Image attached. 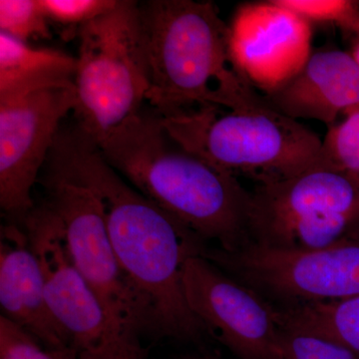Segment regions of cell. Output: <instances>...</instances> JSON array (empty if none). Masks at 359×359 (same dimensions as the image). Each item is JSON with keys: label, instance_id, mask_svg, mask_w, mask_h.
Segmentation results:
<instances>
[{"label": "cell", "instance_id": "6da1fadb", "mask_svg": "<svg viewBox=\"0 0 359 359\" xmlns=\"http://www.w3.org/2000/svg\"><path fill=\"white\" fill-rule=\"evenodd\" d=\"M47 162L48 173L86 187L100 202L116 259L143 311L146 335L200 342L205 332L187 302L183 266L204 243L123 179L77 126L59 132Z\"/></svg>", "mask_w": 359, "mask_h": 359}, {"label": "cell", "instance_id": "7a4b0ae2", "mask_svg": "<svg viewBox=\"0 0 359 359\" xmlns=\"http://www.w3.org/2000/svg\"><path fill=\"white\" fill-rule=\"evenodd\" d=\"M97 145L123 179L205 245L236 252L252 242V192L180 146L156 111H140Z\"/></svg>", "mask_w": 359, "mask_h": 359}, {"label": "cell", "instance_id": "3957f363", "mask_svg": "<svg viewBox=\"0 0 359 359\" xmlns=\"http://www.w3.org/2000/svg\"><path fill=\"white\" fill-rule=\"evenodd\" d=\"M149 91L146 101L166 117L204 105L236 108L263 97L231 65L228 25L212 1L139 4Z\"/></svg>", "mask_w": 359, "mask_h": 359}, {"label": "cell", "instance_id": "277c9868", "mask_svg": "<svg viewBox=\"0 0 359 359\" xmlns=\"http://www.w3.org/2000/svg\"><path fill=\"white\" fill-rule=\"evenodd\" d=\"M161 116V115H160ZM162 118L173 140L217 169L257 185L297 176L318 159L321 139L269 105H204Z\"/></svg>", "mask_w": 359, "mask_h": 359}, {"label": "cell", "instance_id": "5b68a950", "mask_svg": "<svg viewBox=\"0 0 359 359\" xmlns=\"http://www.w3.org/2000/svg\"><path fill=\"white\" fill-rule=\"evenodd\" d=\"M77 127L96 144L140 112L149 91L139 4L119 0L78 32Z\"/></svg>", "mask_w": 359, "mask_h": 359}, {"label": "cell", "instance_id": "8992f818", "mask_svg": "<svg viewBox=\"0 0 359 359\" xmlns=\"http://www.w3.org/2000/svg\"><path fill=\"white\" fill-rule=\"evenodd\" d=\"M252 196V243L323 249L359 226V182L316 163L292 178L257 185Z\"/></svg>", "mask_w": 359, "mask_h": 359}, {"label": "cell", "instance_id": "52a82bcc", "mask_svg": "<svg viewBox=\"0 0 359 359\" xmlns=\"http://www.w3.org/2000/svg\"><path fill=\"white\" fill-rule=\"evenodd\" d=\"M199 254L275 306L359 295V238H346L318 250L250 243L236 252H224L203 245Z\"/></svg>", "mask_w": 359, "mask_h": 359}, {"label": "cell", "instance_id": "ba28073f", "mask_svg": "<svg viewBox=\"0 0 359 359\" xmlns=\"http://www.w3.org/2000/svg\"><path fill=\"white\" fill-rule=\"evenodd\" d=\"M23 228L41 266L52 316L79 358H147L141 344L130 341L117 330L98 295L73 264L55 217L40 205Z\"/></svg>", "mask_w": 359, "mask_h": 359}, {"label": "cell", "instance_id": "9c48e42d", "mask_svg": "<svg viewBox=\"0 0 359 359\" xmlns=\"http://www.w3.org/2000/svg\"><path fill=\"white\" fill-rule=\"evenodd\" d=\"M43 205L57 219L68 254L102 302L117 330L141 344L146 323L123 275L106 228L100 202L89 189L47 173Z\"/></svg>", "mask_w": 359, "mask_h": 359}, {"label": "cell", "instance_id": "30bf717a", "mask_svg": "<svg viewBox=\"0 0 359 359\" xmlns=\"http://www.w3.org/2000/svg\"><path fill=\"white\" fill-rule=\"evenodd\" d=\"M183 285L205 334L238 359H278L280 328L271 302L199 252L187 257Z\"/></svg>", "mask_w": 359, "mask_h": 359}, {"label": "cell", "instance_id": "8fae6325", "mask_svg": "<svg viewBox=\"0 0 359 359\" xmlns=\"http://www.w3.org/2000/svg\"><path fill=\"white\" fill-rule=\"evenodd\" d=\"M75 89L43 90L0 102V207L25 226L35 209L32 190L48 160L60 123L74 112Z\"/></svg>", "mask_w": 359, "mask_h": 359}, {"label": "cell", "instance_id": "7c38bea8", "mask_svg": "<svg viewBox=\"0 0 359 359\" xmlns=\"http://www.w3.org/2000/svg\"><path fill=\"white\" fill-rule=\"evenodd\" d=\"M228 27L231 65L264 96L289 84L313 52V26L278 0L243 4Z\"/></svg>", "mask_w": 359, "mask_h": 359}, {"label": "cell", "instance_id": "4fadbf2b", "mask_svg": "<svg viewBox=\"0 0 359 359\" xmlns=\"http://www.w3.org/2000/svg\"><path fill=\"white\" fill-rule=\"evenodd\" d=\"M0 306L1 316L44 346L72 348L47 304L43 273L29 238L13 223L0 230Z\"/></svg>", "mask_w": 359, "mask_h": 359}, {"label": "cell", "instance_id": "5bb4252c", "mask_svg": "<svg viewBox=\"0 0 359 359\" xmlns=\"http://www.w3.org/2000/svg\"><path fill=\"white\" fill-rule=\"evenodd\" d=\"M273 109L297 120L327 125L359 107V65L351 52L313 51L308 62L282 89L264 96Z\"/></svg>", "mask_w": 359, "mask_h": 359}, {"label": "cell", "instance_id": "9a60e30c", "mask_svg": "<svg viewBox=\"0 0 359 359\" xmlns=\"http://www.w3.org/2000/svg\"><path fill=\"white\" fill-rule=\"evenodd\" d=\"M75 73L76 57L0 32V102L43 90L75 89Z\"/></svg>", "mask_w": 359, "mask_h": 359}, {"label": "cell", "instance_id": "2e32d148", "mask_svg": "<svg viewBox=\"0 0 359 359\" xmlns=\"http://www.w3.org/2000/svg\"><path fill=\"white\" fill-rule=\"evenodd\" d=\"M273 306L280 327L321 335L359 354V295L339 301Z\"/></svg>", "mask_w": 359, "mask_h": 359}, {"label": "cell", "instance_id": "e0dca14e", "mask_svg": "<svg viewBox=\"0 0 359 359\" xmlns=\"http://www.w3.org/2000/svg\"><path fill=\"white\" fill-rule=\"evenodd\" d=\"M316 164L337 170L359 182V107L327 127Z\"/></svg>", "mask_w": 359, "mask_h": 359}, {"label": "cell", "instance_id": "ac0fdd59", "mask_svg": "<svg viewBox=\"0 0 359 359\" xmlns=\"http://www.w3.org/2000/svg\"><path fill=\"white\" fill-rule=\"evenodd\" d=\"M0 32L25 43L52 37L40 0H1Z\"/></svg>", "mask_w": 359, "mask_h": 359}, {"label": "cell", "instance_id": "d6986e66", "mask_svg": "<svg viewBox=\"0 0 359 359\" xmlns=\"http://www.w3.org/2000/svg\"><path fill=\"white\" fill-rule=\"evenodd\" d=\"M313 26L340 28L359 36V1L355 0H278Z\"/></svg>", "mask_w": 359, "mask_h": 359}, {"label": "cell", "instance_id": "ffe728a7", "mask_svg": "<svg viewBox=\"0 0 359 359\" xmlns=\"http://www.w3.org/2000/svg\"><path fill=\"white\" fill-rule=\"evenodd\" d=\"M278 359H359V354L321 335L280 327Z\"/></svg>", "mask_w": 359, "mask_h": 359}, {"label": "cell", "instance_id": "44dd1931", "mask_svg": "<svg viewBox=\"0 0 359 359\" xmlns=\"http://www.w3.org/2000/svg\"><path fill=\"white\" fill-rule=\"evenodd\" d=\"M119 0H40L47 20L62 28L66 39H72L83 26L109 13Z\"/></svg>", "mask_w": 359, "mask_h": 359}, {"label": "cell", "instance_id": "7402d4cb", "mask_svg": "<svg viewBox=\"0 0 359 359\" xmlns=\"http://www.w3.org/2000/svg\"><path fill=\"white\" fill-rule=\"evenodd\" d=\"M0 359H80L74 349L52 348L0 316Z\"/></svg>", "mask_w": 359, "mask_h": 359}, {"label": "cell", "instance_id": "603a6c76", "mask_svg": "<svg viewBox=\"0 0 359 359\" xmlns=\"http://www.w3.org/2000/svg\"><path fill=\"white\" fill-rule=\"evenodd\" d=\"M174 359H228L224 358L219 353L215 351H205V349H200V351H194V353L183 354L178 358Z\"/></svg>", "mask_w": 359, "mask_h": 359}, {"label": "cell", "instance_id": "cb8c5ba5", "mask_svg": "<svg viewBox=\"0 0 359 359\" xmlns=\"http://www.w3.org/2000/svg\"><path fill=\"white\" fill-rule=\"evenodd\" d=\"M351 53L359 65V36L356 37L355 41H354L353 45V48H351Z\"/></svg>", "mask_w": 359, "mask_h": 359}, {"label": "cell", "instance_id": "d4e9b609", "mask_svg": "<svg viewBox=\"0 0 359 359\" xmlns=\"http://www.w3.org/2000/svg\"><path fill=\"white\" fill-rule=\"evenodd\" d=\"M140 359H148L147 358H140Z\"/></svg>", "mask_w": 359, "mask_h": 359}]
</instances>
